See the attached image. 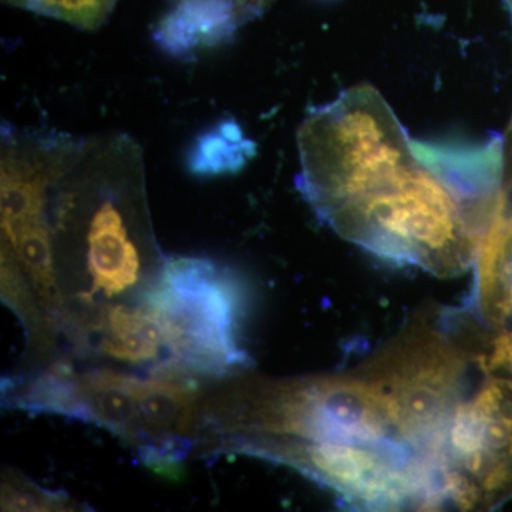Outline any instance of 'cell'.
Returning <instances> with one entry per match:
<instances>
[{
	"mask_svg": "<svg viewBox=\"0 0 512 512\" xmlns=\"http://www.w3.org/2000/svg\"><path fill=\"white\" fill-rule=\"evenodd\" d=\"M298 148L296 187L346 241L440 278L464 274L476 262V211L420 160L373 87H353L309 109Z\"/></svg>",
	"mask_w": 512,
	"mask_h": 512,
	"instance_id": "1",
	"label": "cell"
},
{
	"mask_svg": "<svg viewBox=\"0 0 512 512\" xmlns=\"http://www.w3.org/2000/svg\"><path fill=\"white\" fill-rule=\"evenodd\" d=\"M268 456L356 510H429L426 485L382 390L357 365L276 384L265 416Z\"/></svg>",
	"mask_w": 512,
	"mask_h": 512,
	"instance_id": "2",
	"label": "cell"
},
{
	"mask_svg": "<svg viewBox=\"0 0 512 512\" xmlns=\"http://www.w3.org/2000/svg\"><path fill=\"white\" fill-rule=\"evenodd\" d=\"M244 303L234 272L211 259L180 256L165 262L144 309L181 367L222 376L248 362L238 342Z\"/></svg>",
	"mask_w": 512,
	"mask_h": 512,
	"instance_id": "3",
	"label": "cell"
},
{
	"mask_svg": "<svg viewBox=\"0 0 512 512\" xmlns=\"http://www.w3.org/2000/svg\"><path fill=\"white\" fill-rule=\"evenodd\" d=\"M136 146V141L128 136L111 175L106 195L101 198L99 207L93 211L84 237L87 271L92 276L94 288L103 291L107 296L117 295L131 288L140 276V252L131 239L117 197L109 194L120 168Z\"/></svg>",
	"mask_w": 512,
	"mask_h": 512,
	"instance_id": "4",
	"label": "cell"
},
{
	"mask_svg": "<svg viewBox=\"0 0 512 512\" xmlns=\"http://www.w3.org/2000/svg\"><path fill=\"white\" fill-rule=\"evenodd\" d=\"M67 416L92 421L113 431L121 439L141 446V380L109 370L73 375Z\"/></svg>",
	"mask_w": 512,
	"mask_h": 512,
	"instance_id": "5",
	"label": "cell"
},
{
	"mask_svg": "<svg viewBox=\"0 0 512 512\" xmlns=\"http://www.w3.org/2000/svg\"><path fill=\"white\" fill-rule=\"evenodd\" d=\"M256 154V144L234 119L218 121L192 143L187 167L198 177H220L241 171Z\"/></svg>",
	"mask_w": 512,
	"mask_h": 512,
	"instance_id": "6",
	"label": "cell"
},
{
	"mask_svg": "<svg viewBox=\"0 0 512 512\" xmlns=\"http://www.w3.org/2000/svg\"><path fill=\"white\" fill-rule=\"evenodd\" d=\"M161 343L160 329L146 309H107L100 343L107 355L131 363L144 362L157 356Z\"/></svg>",
	"mask_w": 512,
	"mask_h": 512,
	"instance_id": "7",
	"label": "cell"
},
{
	"mask_svg": "<svg viewBox=\"0 0 512 512\" xmlns=\"http://www.w3.org/2000/svg\"><path fill=\"white\" fill-rule=\"evenodd\" d=\"M16 8L62 20L83 30H96L106 23L117 0H5Z\"/></svg>",
	"mask_w": 512,
	"mask_h": 512,
	"instance_id": "8",
	"label": "cell"
},
{
	"mask_svg": "<svg viewBox=\"0 0 512 512\" xmlns=\"http://www.w3.org/2000/svg\"><path fill=\"white\" fill-rule=\"evenodd\" d=\"M220 2L231 6L245 25L249 20L264 13L274 0H220Z\"/></svg>",
	"mask_w": 512,
	"mask_h": 512,
	"instance_id": "9",
	"label": "cell"
},
{
	"mask_svg": "<svg viewBox=\"0 0 512 512\" xmlns=\"http://www.w3.org/2000/svg\"><path fill=\"white\" fill-rule=\"evenodd\" d=\"M508 2H510L511 8H512V0H508Z\"/></svg>",
	"mask_w": 512,
	"mask_h": 512,
	"instance_id": "10",
	"label": "cell"
}]
</instances>
